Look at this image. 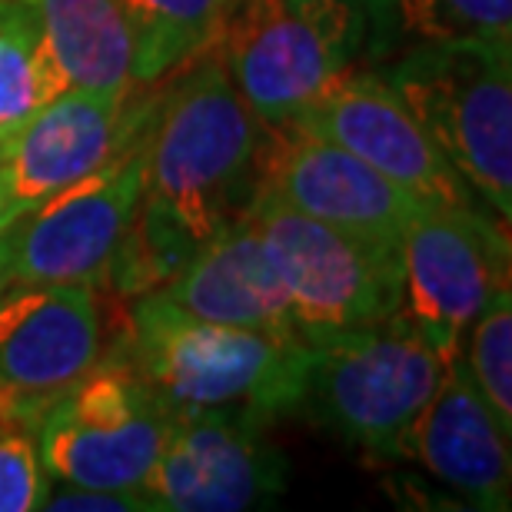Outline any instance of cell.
<instances>
[{
	"instance_id": "6da1fadb",
	"label": "cell",
	"mask_w": 512,
	"mask_h": 512,
	"mask_svg": "<svg viewBox=\"0 0 512 512\" xmlns=\"http://www.w3.org/2000/svg\"><path fill=\"white\" fill-rule=\"evenodd\" d=\"M173 77L143 130L140 203L200 247L253 200L266 124L233 87L217 50Z\"/></svg>"
},
{
	"instance_id": "7a4b0ae2",
	"label": "cell",
	"mask_w": 512,
	"mask_h": 512,
	"mask_svg": "<svg viewBox=\"0 0 512 512\" xmlns=\"http://www.w3.org/2000/svg\"><path fill=\"white\" fill-rule=\"evenodd\" d=\"M127 363L170 413H233L256 423L300 409L313 346L303 336L223 326L160 290L133 296Z\"/></svg>"
},
{
	"instance_id": "3957f363",
	"label": "cell",
	"mask_w": 512,
	"mask_h": 512,
	"mask_svg": "<svg viewBox=\"0 0 512 512\" xmlns=\"http://www.w3.org/2000/svg\"><path fill=\"white\" fill-rule=\"evenodd\" d=\"M310 346L306 413L373 459L409 456V433L449 363L429 336L396 310Z\"/></svg>"
},
{
	"instance_id": "277c9868",
	"label": "cell",
	"mask_w": 512,
	"mask_h": 512,
	"mask_svg": "<svg viewBox=\"0 0 512 512\" xmlns=\"http://www.w3.org/2000/svg\"><path fill=\"white\" fill-rule=\"evenodd\" d=\"M386 80L473 197L509 220L512 47H413L389 60Z\"/></svg>"
},
{
	"instance_id": "5b68a950",
	"label": "cell",
	"mask_w": 512,
	"mask_h": 512,
	"mask_svg": "<svg viewBox=\"0 0 512 512\" xmlns=\"http://www.w3.org/2000/svg\"><path fill=\"white\" fill-rule=\"evenodd\" d=\"M213 50L253 114L286 124L360 57V0H240Z\"/></svg>"
},
{
	"instance_id": "8992f818",
	"label": "cell",
	"mask_w": 512,
	"mask_h": 512,
	"mask_svg": "<svg viewBox=\"0 0 512 512\" xmlns=\"http://www.w3.org/2000/svg\"><path fill=\"white\" fill-rule=\"evenodd\" d=\"M243 213L260 233L310 343L386 320L403 306L399 247L313 220L270 193H253Z\"/></svg>"
},
{
	"instance_id": "52a82bcc",
	"label": "cell",
	"mask_w": 512,
	"mask_h": 512,
	"mask_svg": "<svg viewBox=\"0 0 512 512\" xmlns=\"http://www.w3.org/2000/svg\"><path fill=\"white\" fill-rule=\"evenodd\" d=\"M173 413L130 363H100L37 423V453L54 483L140 493Z\"/></svg>"
},
{
	"instance_id": "ba28073f",
	"label": "cell",
	"mask_w": 512,
	"mask_h": 512,
	"mask_svg": "<svg viewBox=\"0 0 512 512\" xmlns=\"http://www.w3.org/2000/svg\"><path fill=\"white\" fill-rule=\"evenodd\" d=\"M403 310L429 343L453 360L469 323L496 293L509 290V220L476 203L426 200L406 223Z\"/></svg>"
},
{
	"instance_id": "9c48e42d",
	"label": "cell",
	"mask_w": 512,
	"mask_h": 512,
	"mask_svg": "<svg viewBox=\"0 0 512 512\" xmlns=\"http://www.w3.org/2000/svg\"><path fill=\"white\" fill-rule=\"evenodd\" d=\"M104 360L100 296L87 283L0 290V419L37 429L40 416Z\"/></svg>"
},
{
	"instance_id": "30bf717a",
	"label": "cell",
	"mask_w": 512,
	"mask_h": 512,
	"mask_svg": "<svg viewBox=\"0 0 512 512\" xmlns=\"http://www.w3.org/2000/svg\"><path fill=\"white\" fill-rule=\"evenodd\" d=\"M143 137L104 170L70 183L24 223L10 227L7 286L87 283L104 286L143 197Z\"/></svg>"
},
{
	"instance_id": "8fae6325",
	"label": "cell",
	"mask_w": 512,
	"mask_h": 512,
	"mask_svg": "<svg viewBox=\"0 0 512 512\" xmlns=\"http://www.w3.org/2000/svg\"><path fill=\"white\" fill-rule=\"evenodd\" d=\"M286 489L283 456L263 423L233 413H173L140 493L157 512H243Z\"/></svg>"
},
{
	"instance_id": "7c38bea8",
	"label": "cell",
	"mask_w": 512,
	"mask_h": 512,
	"mask_svg": "<svg viewBox=\"0 0 512 512\" xmlns=\"http://www.w3.org/2000/svg\"><path fill=\"white\" fill-rule=\"evenodd\" d=\"M256 193H270L306 217L386 247H399L406 223L426 203L366 167L350 150L290 124H266Z\"/></svg>"
},
{
	"instance_id": "4fadbf2b",
	"label": "cell",
	"mask_w": 512,
	"mask_h": 512,
	"mask_svg": "<svg viewBox=\"0 0 512 512\" xmlns=\"http://www.w3.org/2000/svg\"><path fill=\"white\" fill-rule=\"evenodd\" d=\"M157 97L64 90L47 100L4 147L0 173L20 217L70 183L104 170L143 137Z\"/></svg>"
},
{
	"instance_id": "5bb4252c",
	"label": "cell",
	"mask_w": 512,
	"mask_h": 512,
	"mask_svg": "<svg viewBox=\"0 0 512 512\" xmlns=\"http://www.w3.org/2000/svg\"><path fill=\"white\" fill-rule=\"evenodd\" d=\"M286 124L350 150L419 200L473 203V190L459 180L386 77L350 67Z\"/></svg>"
},
{
	"instance_id": "9a60e30c",
	"label": "cell",
	"mask_w": 512,
	"mask_h": 512,
	"mask_svg": "<svg viewBox=\"0 0 512 512\" xmlns=\"http://www.w3.org/2000/svg\"><path fill=\"white\" fill-rule=\"evenodd\" d=\"M409 456H416L439 483L463 496L473 509L506 512L512 496L509 429L469 380L459 350L446 363L409 433Z\"/></svg>"
},
{
	"instance_id": "2e32d148",
	"label": "cell",
	"mask_w": 512,
	"mask_h": 512,
	"mask_svg": "<svg viewBox=\"0 0 512 512\" xmlns=\"http://www.w3.org/2000/svg\"><path fill=\"white\" fill-rule=\"evenodd\" d=\"M160 293L197 320L303 336L280 273L247 213L210 233Z\"/></svg>"
},
{
	"instance_id": "e0dca14e",
	"label": "cell",
	"mask_w": 512,
	"mask_h": 512,
	"mask_svg": "<svg viewBox=\"0 0 512 512\" xmlns=\"http://www.w3.org/2000/svg\"><path fill=\"white\" fill-rule=\"evenodd\" d=\"M60 94H130L133 40L120 0H27Z\"/></svg>"
},
{
	"instance_id": "ac0fdd59",
	"label": "cell",
	"mask_w": 512,
	"mask_h": 512,
	"mask_svg": "<svg viewBox=\"0 0 512 512\" xmlns=\"http://www.w3.org/2000/svg\"><path fill=\"white\" fill-rule=\"evenodd\" d=\"M360 10L363 50L386 64L413 47H512V0H360Z\"/></svg>"
},
{
	"instance_id": "d6986e66",
	"label": "cell",
	"mask_w": 512,
	"mask_h": 512,
	"mask_svg": "<svg viewBox=\"0 0 512 512\" xmlns=\"http://www.w3.org/2000/svg\"><path fill=\"white\" fill-rule=\"evenodd\" d=\"M133 40V84L160 80L217 47L240 0H120Z\"/></svg>"
},
{
	"instance_id": "ffe728a7",
	"label": "cell",
	"mask_w": 512,
	"mask_h": 512,
	"mask_svg": "<svg viewBox=\"0 0 512 512\" xmlns=\"http://www.w3.org/2000/svg\"><path fill=\"white\" fill-rule=\"evenodd\" d=\"M60 94L27 0H0V157L14 133Z\"/></svg>"
},
{
	"instance_id": "44dd1931",
	"label": "cell",
	"mask_w": 512,
	"mask_h": 512,
	"mask_svg": "<svg viewBox=\"0 0 512 512\" xmlns=\"http://www.w3.org/2000/svg\"><path fill=\"white\" fill-rule=\"evenodd\" d=\"M469 380L486 399L503 429L512 433V293L503 290L483 306L459 340Z\"/></svg>"
},
{
	"instance_id": "7402d4cb",
	"label": "cell",
	"mask_w": 512,
	"mask_h": 512,
	"mask_svg": "<svg viewBox=\"0 0 512 512\" xmlns=\"http://www.w3.org/2000/svg\"><path fill=\"white\" fill-rule=\"evenodd\" d=\"M37 429L0 419V512H30L44 499Z\"/></svg>"
},
{
	"instance_id": "603a6c76",
	"label": "cell",
	"mask_w": 512,
	"mask_h": 512,
	"mask_svg": "<svg viewBox=\"0 0 512 512\" xmlns=\"http://www.w3.org/2000/svg\"><path fill=\"white\" fill-rule=\"evenodd\" d=\"M40 509L50 512H157L143 493H117V489H84L54 483L40 499Z\"/></svg>"
},
{
	"instance_id": "cb8c5ba5",
	"label": "cell",
	"mask_w": 512,
	"mask_h": 512,
	"mask_svg": "<svg viewBox=\"0 0 512 512\" xmlns=\"http://www.w3.org/2000/svg\"><path fill=\"white\" fill-rule=\"evenodd\" d=\"M17 220H20V210L14 207V200H10L7 183H4V173H0V233L14 227Z\"/></svg>"
},
{
	"instance_id": "d4e9b609",
	"label": "cell",
	"mask_w": 512,
	"mask_h": 512,
	"mask_svg": "<svg viewBox=\"0 0 512 512\" xmlns=\"http://www.w3.org/2000/svg\"><path fill=\"white\" fill-rule=\"evenodd\" d=\"M7 260H10V230L0 233V290L7 286Z\"/></svg>"
}]
</instances>
